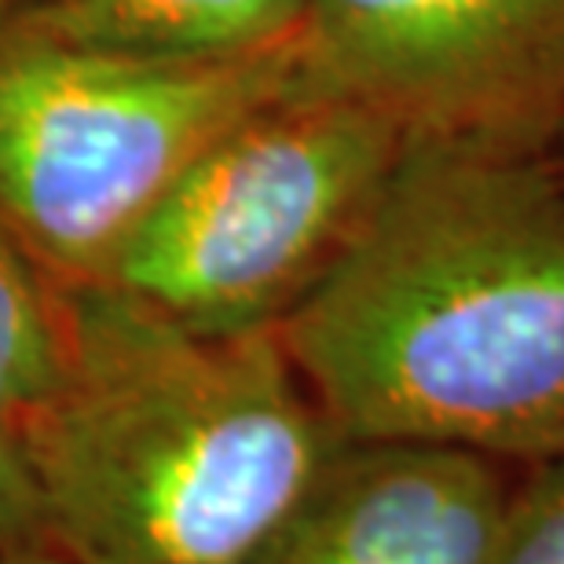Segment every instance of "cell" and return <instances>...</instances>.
Returning a JSON list of instances; mask_svg holds the SVG:
<instances>
[{
	"instance_id": "5",
	"label": "cell",
	"mask_w": 564,
	"mask_h": 564,
	"mask_svg": "<svg viewBox=\"0 0 564 564\" xmlns=\"http://www.w3.org/2000/svg\"><path fill=\"white\" fill-rule=\"evenodd\" d=\"M301 85L408 140L550 147L564 129V0H308Z\"/></svg>"
},
{
	"instance_id": "11",
	"label": "cell",
	"mask_w": 564,
	"mask_h": 564,
	"mask_svg": "<svg viewBox=\"0 0 564 564\" xmlns=\"http://www.w3.org/2000/svg\"><path fill=\"white\" fill-rule=\"evenodd\" d=\"M0 564H66L55 550H0Z\"/></svg>"
},
{
	"instance_id": "3",
	"label": "cell",
	"mask_w": 564,
	"mask_h": 564,
	"mask_svg": "<svg viewBox=\"0 0 564 564\" xmlns=\"http://www.w3.org/2000/svg\"><path fill=\"white\" fill-rule=\"evenodd\" d=\"M301 85V41L169 63L0 22V224L63 286L104 282L202 147Z\"/></svg>"
},
{
	"instance_id": "10",
	"label": "cell",
	"mask_w": 564,
	"mask_h": 564,
	"mask_svg": "<svg viewBox=\"0 0 564 564\" xmlns=\"http://www.w3.org/2000/svg\"><path fill=\"white\" fill-rule=\"evenodd\" d=\"M0 550H52L26 455L4 425H0Z\"/></svg>"
},
{
	"instance_id": "6",
	"label": "cell",
	"mask_w": 564,
	"mask_h": 564,
	"mask_svg": "<svg viewBox=\"0 0 564 564\" xmlns=\"http://www.w3.org/2000/svg\"><path fill=\"white\" fill-rule=\"evenodd\" d=\"M517 469L462 447L341 440L250 564H488Z\"/></svg>"
},
{
	"instance_id": "12",
	"label": "cell",
	"mask_w": 564,
	"mask_h": 564,
	"mask_svg": "<svg viewBox=\"0 0 564 564\" xmlns=\"http://www.w3.org/2000/svg\"><path fill=\"white\" fill-rule=\"evenodd\" d=\"M15 4H19V0H0V22L11 15V8H15Z\"/></svg>"
},
{
	"instance_id": "14",
	"label": "cell",
	"mask_w": 564,
	"mask_h": 564,
	"mask_svg": "<svg viewBox=\"0 0 564 564\" xmlns=\"http://www.w3.org/2000/svg\"><path fill=\"white\" fill-rule=\"evenodd\" d=\"M19 4H33V0H19Z\"/></svg>"
},
{
	"instance_id": "8",
	"label": "cell",
	"mask_w": 564,
	"mask_h": 564,
	"mask_svg": "<svg viewBox=\"0 0 564 564\" xmlns=\"http://www.w3.org/2000/svg\"><path fill=\"white\" fill-rule=\"evenodd\" d=\"M66 367V286L0 224V425L19 433Z\"/></svg>"
},
{
	"instance_id": "2",
	"label": "cell",
	"mask_w": 564,
	"mask_h": 564,
	"mask_svg": "<svg viewBox=\"0 0 564 564\" xmlns=\"http://www.w3.org/2000/svg\"><path fill=\"white\" fill-rule=\"evenodd\" d=\"M66 564H250L341 447L279 326L187 330L66 286L63 381L15 433Z\"/></svg>"
},
{
	"instance_id": "13",
	"label": "cell",
	"mask_w": 564,
	"mask_h": 564,
	"mask_svg": "<svg viewBox=\"0 0 564 564\" xmlns=\"http://www.w3.org/2000/svg\"><path fill=\"white\" fill-rule=\"evenodd\" d=\"M557 147H561V154H557V158L564 162V129H561V137H557Z\"/></svg>"
},
{
	"instance_id": "7",
	"label": "cell",
	"mask_w": 564,
	"mask_h": 564,
	"mask_svg": "<svg viewBox=\"0 0 564 564\" xmlns=\"http://www.w3.org/2000/svg\"><path fill=\"white\" fill-rule=\"evenodd\" d=\"M304 4L308 0H33L11 8L8 22L82 48L198 63L297 37Z\"/></svg>"
},
{
	"instance_id": "9",
	"label": "cell",
	"mask_w": 564,
	"mask_h": 564,
	"mask_svg": "<svg viewBox=\"0 0 564 564\" xmlns=\"http://www.w3.org/2000/svg\"><path fill=\"white\" fill-rule=\"evenodd\" d=\"M488 564H564V455L517 469Z\"/></svg>"
},
{
	"instance_id": "1",
	"label": "cell",
	"mask_w": 564,
	"mask_h": 564,
	"mask_svg": "<svg viewBox=\"0 0 564 564\" xmlns=\"http://www.w3.org/2000/svg\"><path fill=\"white\" fill-rule=\"evenodd\" d=\"M279 337L341 440L564 455V162L408 140Z\"/></svg>"
},
{
	"instance_id": "4",
	"label": "cell",
	"mask_w": 564,
	"mask_h": 564,
	"mask_svg": "<svg viewBox=\"0 0 564 564\" xmlns=\"http://www.w3.org/2000/svg\"><path fill=\"white\" fill-rule=\"evenodd\" d=\"M403 143L392 118L297 85L191 158L104 282L198 334L279 326L341 253Z\"/></svg>"
}]
</instances>
